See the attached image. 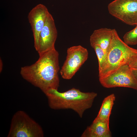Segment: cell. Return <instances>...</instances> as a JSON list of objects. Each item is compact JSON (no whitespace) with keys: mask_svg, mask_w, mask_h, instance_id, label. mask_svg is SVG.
<instances>
[{"mask_svg":"<svg viewBox=\"0 0 137 137\" xmlns=\"http://www.w3.org/2000/svg\"><path fill=\"white\" fill-rule=\"evenodd\" d=\"M39 56L33 64L22 67L20 73L24 79L45 94L50 90H58L59 86V54L55 48Z\"/></svg>","mask_w":137,"mask_h":137,"instance_id":"1","label":"cell"},{"mask_svg":"<svg viewBox=\"0 0 137 137\" xmlns=\"http://www.w3.org/2000/svg\"><path fill=\"white\" fill-rule=\"evenodd\" d=\"M48 106L55 110L71 109L82 118L84 112L92 107L97 94L85 92L73 88L64 92L51 89L45 94Z\"/></svg>","mask_w":137,"mask_h":137,"instance_id":"2","label":"cell"},{"mask_svg":"<svg viewBox=\"0 0 137 137\" xmlns=\"http://www.w3.org/2000/svg\"><path fill=\"white\" fill-rule=\"evenodd\" d=\"M136 56L137 49L126 44L120 39L114 29L106 62L99 72V78L106 77L123 65L128 64Z\"/></svg>","mask_w":137,"mask_h":137,"instance_id":"3","label":"cell"},{"mask_svg":"<svg viewBox=\"0 0 137 137\" xmlns=\"http://www.w3.org/2000/svg\"><path fill=\"white\" fill-rule=\"evenodd\" d=\"M41 126L25 112L19 110L12 118L7 137H43Z\"/></svg>","mask_w":137,"mask_h":137,"instance_id":"4","label":"cell"},{"mask_svg":"<svg viewBox=\"0 0 137 137\" xmlns=\"http://www.w3.org/2000/svg\"><path fill=\"white\" fill-rule=\"evenodd\" d=\"M66 59L60 70L62 77L65 79H71L87 60V49L80 45L68 48Z\"/></svg>","mask_w":137,"mask_h":137,"instance_id":"5","label":"cell"},{"mask_svg":"<svg viewBox=\"0 0 137 137\" xmlns=\"http://www.w3.org/2000/svg\"><path fill=\"white\" fill-rule=\"evenodd\" d=\"M108 8L111 15L125 24L137 25V0H114Z\"/></svg>","mask_w":137,"mask_h":137,"instance_id":"6","label":"cell"},{"mask_svg":"<svg viewBox=\"0 0 137 137\" xmlns=\"http://www.w3.org/2000/svg\"><path fill=\"white\" fill-rule=\"evenodd\" d=\"M99 80L102 85L106 88L123 87L137 90V81L127 64L121 66L106 77L99 78Z\"/></svg>","mask_w":137,"mask_h":137,"instance_id":"7","label":"cell"},{"mask_svg":"<svg viewBox=\"0 0 137 137\" xmlns=\"http://www.w3.org/2000/svg\"><path fill=\"white\" fill-rule=\"evenodd\" d=\"M57 32L54 20L49 13L40 33L38 45L36 50L39 55L55 48Z\"/></svg>","mask_w":137,"mask_h":137,"instance_id":"8","label":"cell"},{"mask_svg":"<svg viewBox=\"0 0 137 137\" xmlns=\"http://www.w3.org/2000/svg\"><path fill=\"white\" fill-rule=\"evenodd\" d=\"M47 7L39 4L33 8L29 13L28 18L32 29L34 40V46L37 48L40 33L49 13Z\"/></svg>","mask_w":137,"mask_h":137,"instance_id":"9","label":"cell"},{"mask_svg":"<svg viewBox=\"0 0 137 137\" xmlns=\"http://www.w3.org/2000/svg\"><path fill=\"white\" fill-rule=\"evenodd\" d=\"M114 29L105 28L95 30L90 37L91 46L94 45L99 46L107 55Z\"/></svg>","mask_w":137,"mask_h":137,"instance_id":"10","label":"cell"},{"mask_svg":"<svg viewBox=\"0 0 137 137\" xmlns=\"http://www.w3.org/2000/svg\"><path fill=\"white\" fill-rule=\"evenodd\" d=\"M109 121L96 118L92 124L88 126L82 134L81 137H111Z\"/></svg>","mask_w":137,"mask_h":137,"instance_id":"11","label":"cell"},{"mask_svg":"<svg viewBox=\"0 0 137 137\" xmlns=\"http://www.w3.org/2000/svg\"><path fill=\"white\" fill-rule=\"evenodd\" d=\"M115 99V97L114 94L105 97L96 117L103 121H109L110 116Z\"/></svg>","mask_w":137,"mask_h":137,"instance_id":"12","label":"cell"},{"mask_svg":"<svg viewBox=\"0 0 137 137\" xmlns=\"http://www.w3.org/2000/svg\"><path fill=\"white\" fill-rule=\"evenodd\" d=\"M91 47L94 50L97 58L99 72L101 70L105 64L107 55L103 50L99 46L94 45Z\"/></svg>","mask_w":137,"mask_h":137,"instance_id":"13","label":"cell"},{"mask_svg":"<svg viewBox=\"0 0 137 137\" xmlns=\"http://www.w3.org/2000/svg\"><path fill=\"white\" fill-rule=\"evenodd\" d=\"M123 39L124 42L128 45L137 44V25L133 29L126 32Z\"/></svg>","mask_w":137,"mask_h":137,"instance_id":"14","label":"cell"},{"mask_svg":"<svg viewBox=\"0 0 137 137\" xmlns=\"http://www.w3.org/2000/svg\"><path fill=\"white\" fill-rule=\"evenodd\" d=\"M128 65L130 67L137 68V56L133 58L130 61Z\"/></svg>","mask_w":137,"mask_h":137,"instance_id":"15","label":"cell"},{"mask_svg":"<svg viewBox=\"0 0 137 137\" xmlns=\"http://www.w3.org/2000/svg\"><path fill=\"white\" fill-rule=\"evenodd\" d=\"M131 73L133 76L137 81V68L130 67Z\"/></svg>","mask_w":137,"mask_h":137,"instance_id":"16","label":"cell"},{"mask_svg":"<svg viewBox=\"0 0 137 137\" xmlns=\"http://www.w3.org/2000/svg\"><path fill=\"white\" fill-rule=\"evenodd\" d=\"M3 66V63L2 60L0 59V72L1 73L2 71Z\"/></svg>","mask_w":137,"mask_h":137,"instance_id":"17","label":"cell"}]
</instances>
